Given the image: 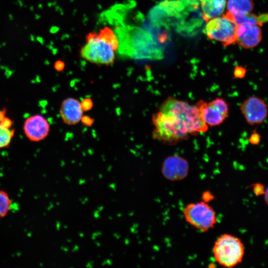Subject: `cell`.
Here are the masks:
<instances>
[{"label":"cell","instance_id":"1","mask_svg":"<svg viewBox=\"0 0 268 268\" xmlns=\"http://www.w3.org/2000/svg\"><path fill=\"white\" fill-rule=\"evenodd\" d=\"M104 17L115 27L119 53L136 60H159L169 40L168 30L153 24L133 4H119L106 11Z\"/></svg>","mask_w":268,"mask_h":268},{"label":"cell","instance_id":"2","mask_svg":"<svg viewBox=\"0 0 268 268\" xmlns=\"http://www.w3.org/2000/svg\"><path fill=\"white\" fill-rule=\"evenodd\" d=\"M147 18L155 26L188 35L196 33L203 20L197 0H164L149 11Z\"/></svg>","mask_w":268,"mask_h":268},{"label":"cell","instance_id":"3","mask_svg":"<svg viewBox=\"0 0 268 268\" xmlns=\"http://www.w3.org/2000/svg\"><path fill=\"white\" fill-rule=\"evenodd\" d=\"M86 41L80 51L81 58L96 64L108 66L113 63L118 41L111 28L105 27L98 33H89L86 36Z\"/></svg>","mask_w":268,"mask_h":268},{"label":"cell","instance_id":"4","mask_svg":"<svg viewBox=\"0 0 268 268\" xmlns=\"http://www.w3.org/2000/svg\"><path fill=\"white\" fill-rule=\"evenodd\" d=\"M159 111L176 118L190 135H196L208 130L196 104L169 96L160 105Z\"/></svg>","mask_w":268,"mask_h":268},{"label":"cell","instance_id":"5","mask_svg":"<svg viewBox=\"0 0 268 268\" xmlns=\"http://www.w3.org/2000/svg\"><path fill=\"white\" fill-rule=\"evenodd\" d=\"M212 253L214 260L219 265L231 268L242 262L245 247L239 238L225 233L216 240L212 247Z\"/></svg>","mask_w":268,"mask_h":268},{"label":"cell","instance_id":"6","mask_svg":"<svg viewBox=\"0 0 268 268\" xmlns=\"http://www.w3.org/2000/svg\"><path fill=\"white\" fill-rule=\"evenodd\" d=\"M152 120L154 126L152 135L154 139L175 145L187 139L190 135L180 123L170 115L159 111L153 114Z\"/></svg>","mask_w":268,"mask_h":268},{"label":"cell","instance_id":"7","mask_svg":"<svg viewBox=\"0 0 268 268\" xmlns=\"http://www.w3.org/2000/svg\"><path fill=\"white\" fill-rule=\"evenodd\" d=\"M183 212L188 223L203 232L213 228L217 222L214 210L208 202L204 201L188 204Z\"/></svg>","mask_w":268,"mask_h":268},{"label":"cell","instance_id":"8","mask_svg":"<svg viewBox=\"0 0 268 268\" xmlns=\"http://www.w3.org/2000/svg\"><path fill=\"white\" fill-rule=\"evenodd\" d=\"M237 25L226 14L212 18L207 22L204 32L211 40L222 43L224 46L236 42Z\"/></svg>","mask_w":268,"mask_h":268},{"label":"cell","instance_id":"9","mask_svg":"<svg viewBox=\"0 0 268 268\" xmlns=\"http://www.w3.org/2000/svg\"><path fill=\"white\" fill-rule=\"evenodd\" d=\"M240 110L247 123L251 126L262 123L268 115L266 102L254 96L249 97L243 101Z\"/></svg>","mask_w":268,"mask_h":268},{"label":"cell","instance_id":"10","mask_svg":"<svg viewBox=\"0 0 268 268\" xmlns=\"http://www.w3.org/2000/svg\"><path fill=\"white\" fill-rule=\"evenodd\" d=\"M189 164L184 157L178 155H172L164 160L161 171L165 178L171 181L184 179L188 175Z\"/></svg>","mask_w":268,"mask_h":268},{"label":"cell","instance_id":"11","mask_svg":"<svg viewBox=\"0 0 268 268\" xmlns=\"http://www.w3.org/2000/svg\"><path fill=\"white\" fill-rule=\"evenodd\" d=\"M26 136L32 141L38 142L45 139L50 131V124L43 116L34 115L26 119L23 124Z\"/></svg>","mask_w":268,"mask_h":268},{"label":"cell","instance_id":"12","mask_svg":"<svg viewBox=\"0 0 268 268\" xmlns=\"http://www.w3.org/2000/svg\"><path fill=\"white\" fill-rule=\"evenodd\" d=\"M262 38V30L258 25H237L236 42L239 46L250 49L256 46Z\"/></svg>","mask_w":268,"mask_h":268},{"label":"cell","instance_id":"13","mask_svg":"<svg viewBox=\"0 0 268 268\" xmlns=\"http://www.w3.org/2000/svg\"><path fill=\"white\" fill-rule=\"evenodd\" d=\"M83 111L78 100L68 97L62 102L60 114L64 123L68 125H74L81 121Z\"/></svg>","mask_w":268,"mask_h":268},{"label":"cell","instance_id":"14","mask_svg":"<svg viewBox=\"0 0 268 268\" xmlns=\"http://www.w3.org/2000/svg\"><path fill=\"white\" fill-rule=\"evenodd\" d=\"M202 119L209 126L214 127L222 124L227 117L208 103L201 100L196 104Z\"/></svg>","mask_w":268,"mask_h":268},{"label":"cell","instance_id":"15","mask_svg":"<svg viewBox=\"0 0 268 268\" xmlns=\"http://www.w3.org/2000/svg\"><path fill=\"white\" fill-rule=\"evenodd\" d=\"M202 17L204 21L220 16L223 13L226 6V0H200Z\"/></svg>","mask_w":268,"mask_h":268},{"label":"cell","instance_id":"16","mask_svg":"<svg viewBox=\"0 0 268 268\" xmlns=\"http://www.w3.org/2000/svg\"><path fill=\"white\" fill-rule=\"evenodd\" d=\"M6 113L5 109L0 110V148L9 146L14 135L13 122Z\"/></svg>","mask_w":268,"mask_h":268},{"label":"cell","instance_id":"17","mask_svg":"<svg viewBox=\"0 0 268 268\" xmlns=\"http://www.w3.org/2000/svg\"><path fill=\"white\" fill-rule=\"evenodd\" d=\"M226 5L228 11L234 14L250 13L254 7L253 0H228Z\"/></svg>","mask_w":268,"mask_h":268},{"label":"cell","instance_id":"18","mask_svg":"<svg viewBox=\"0 0 268 268\" xmlns=\"http://www.w3.org/2000/svg\"><path fill=\"white\" fill-rule=\"evenodd\" d=\"M225 14L232 19L237 25H258L262 26L260 16L251 12L245 14H234L227 11Z\"/></svg>","mask_w":268,"mask_h":268},{"label":"cell","instance_id":"19","mask_svg":"<svg viewBox=\"0 0 268 268\" xmlns=\"http://www.w3.org/2000/svg\"><path fill=\"white\" fill-rule=\"evenodd\" d=\"M11 201L7 194L0 191V217L5 216L10 209Z\"/></svg>","mask_w":268,"mask_h":268},{"label":"cell","instance_id":"20","mask_svg":"<svg viewBox=\"0 0 268 268\" xmlns=\"http://www.w3.org/2000/svg\"><path fill=\"white\" fill-rule=\"evenodd\" d=\"M208 103L218 110L224 116H228L229 113L228 105L224 99L217 97Z\"/></svg>","mask_w":268,"mask_h":268},{"label":"cell","instance_id":"21","mask_svg":"<svg viewBox=\"0 0 268 268\" xmlns=\"http://www.w3.org/2000/svg\"><path fill=\"white\" fill-rule=\"evenodd\" d=\"M246 72L245 67L241 66H236L234 70V76L236 78H243Z\"/></svg>","mask_w":268,"mask_h":268},{"label":"cell","instance_id":"22","mask_svg":"<svg viewBox=\"0 0 268 268\" xmlns=\"http://www.w3.org/2000/svg\"><path fill=\"white\" fill-rule=\"evenodd\" d=\"M80 104L82 110L84 111L91 110L93 106L92 100L89 98L83 99L80 103Z\"/></svg>","mask_w":268,"mask_h":268},{"label":"cell","instance_id":"23","mask_svg":"<svg viewBox=\"0 0 268 268\" xmlns=\"http://www.w3.org/2000/svg\"><path fill=\"white\" fill-rule=\"evenodd\" d=\"M260 140V135L256 132L252 133L249 138V142L254 145L259 144Z\"/></svg>","mask_w":268,"mask_h":268},{"label":"cell","instance_id":"24","mask_svg":"<svg viewBox=\"0 0 268 268\" xmlns=\"http://www.w3.org/2000/svg\"><path fill=\"white\" fill-rule=\"evenodd\" d=\"M253 191L257 196L265 194L264 186L260 184H255L253 186Z\"/></svg>","mask_w":268,"mask_h":268},{"label":"cell","instance_id":"25","mask_svg":"<svg viewBox=\"0 0 268 268\" xmlns=\"http://www.w3.org/2000/svg\"><path fill=\"white\" fill-rule=\"evenodd\" d=\"M81 121L83 124L87 126H91L94 122V120L88 116H82Z\"/></svg>","mask_w":268,"mask_h":268},{"label":"cell","instance_id":"26","mask_svg":"<svg viewBox=\"0 0 268 268\" xmlns=\"http://www.w3.org/2000/svg\"><path fill=\"white\" fill-rule=\"evenodd\" d=\"M213 197V196L210 192L208 191L204 192L202 195V201L208 202L212 200Z\"/></svg>","mask_w":268,"mask_h":268},{"label":"cell","instance_id":"27","mask_svg":"<svg viewBox=\"0 0 268 268\" xmlns=\"http://www.w3.org/2000/svg\"><path fill=\"white\" fill-rule=\"evenodd\" d=\"M65 63L62 61H57L54 64V68L58 71H62L65 67Z\"/></svg>","mask_w":268,"mask_h":268},{"label":"cell","instance_id":"28","mask_svg":"<svg viewBox=\"0 0 268 268\" xmlns=\"http://www.w3.org/2000/svg\"><path fill=\"white\" fill-rule=\"evenodd\" d=\"M59 28L56 26H53L50 29V32L51 33H55L58 31Z\"/></svg>","mask_w":268,"mask_h":268},{"label":"cell","instance_id":"29","mask_svg":"<svg viewBox=\"0 0 268 268\" xmlns=\"http://www.w3.org/2000/svg\"><path fill=\"white\" fill-rule=\"evenodd\" d=\"M37 40L42 45L44 44V41L42 37H37Z\"/></svg>","mask_w":268,"mask_h":268}]
</instances>
